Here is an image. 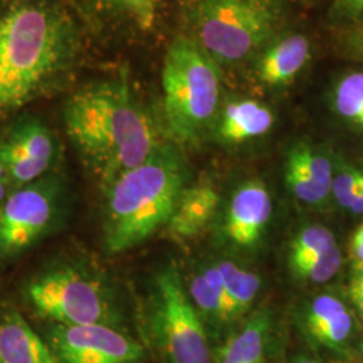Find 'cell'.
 Listing matches in <instances>:
<instances>
[{"instance_id":"1","label":"cell","mask_w":363,"mask_h":363,"mask_svg":"<svg viewBox=\"0 0 363 363\" xmlns=\"http://www.w3.org/2000/svg\"><path fill=\"white\" fill-rule=\"evenodd\" d=\"M64 120L72 143L105 187L143 163L159 145L125 73L76 91L66 103Z\"/></svg>"},{"instance_id":"2","label":"cell","mask_w":363,"mask_h":363,"mask_svg":"<svg viewBox=\"0 0 363 363\" xmlns=\"http://www.w3.org/2000/svg\"><path fill=\"white\" fill-rule=\"evenodd\" d=\"M70 21L42 0H15L0 10V116L35 100L70 66Z\"/></svg>"},{"instance_id":"3","label":"cell","mask_w":363,"mask_h":363,"mask_svg":"<svg viewBox=\"0 0 363 363\" xmlns=\"http://www.w3.org/2000/svg\"><path fill=\"white\" fill-rule=\"evenodd\" d=\"M184 162L174 143H159L143 163L120 174L106 187V249L127 252L166 226L184 190Z\"/></svg>"},{"instance_id":"4","label":"cell","mask_w":363,"mask_h":363,"mask_svg":"<svg viewBox=\"0 0 363 363\" xmlns=\"http://www.w3.org/2000/svg\"><path fill=\"white\" fill-rule=\"evenodd\" d=\"M162 91L163 117L169 136L177 143L195 142L218 109V65L195 39L178 37L164 55Z\"/></svg>"},{"instance_id":"5","label":"cell","mask_w":363,"mask_h":363,"mask_svg":"<svg viewBox=\"0 0 363 363\" xmlns=\"http://www.w3.org/2000/svg\"><path fill=\"white\" fill-rule=\"evenodd\" d=\"M268 0H199L195 40L218 65L247 61L269 42L277 16Z\"/></svg>"},{"instance_id":"6","label":"cell","mask_w":363,"mask_h":363,"mask_svg":"<svg viewBox=\"0 0 363 363\" xmlns=\"http://www.w3.org/2000/svg\"><path fill=\"white\" fill-rule=\"evenodd\" d=\"M27 303L57 325H109L112 298L106 286L70 267L39 273L25 289Z\"/></svg>"},{"instance_id":"7","label":"cell","mask_w":363,"mask_h":363,"mask_svg":"<svg viewBox=\"0 0 363 363\" xmlns=\"http://www.w3.org/2000/svg\"><path fill=\"white\" fill-rule=\"evenodd\" d=\"M151 330L169 363H210L205 327L175 268H164L156 276Z\"/></svg>"},{"instance_id":"8","label":"cell","mask_w":363,"mask_h":363,"mask_svg":"<svg viewBox=\"0 0 363 363\" xmlns=\"http://www.w3.org/2000/svg\"><path fill=\"white\" fill-rule=\"evenodd\" d=\"M57 194V183L42 178L10 193L0 206V259L19 256L49 230Z\"/></svg>"},{"instance_id":"9","label":"cell","mask_w":363,"mask_h":363,"mask_svg":"<svg viewBox=\"0 0 363 363\" xmlns=\"http://www.w3.org/2000/svg\"><path fill=\"white\" fill-rule=\"evenodd\" d=\"M55 156L52 130L38 117H21L0 135V162L13 190L40 179Z\"/></svg>"},{"instance_id":"10","label":"cell","mask_w":363,"mask_h":363,"mask_svg":"<svg viewBox=\"0 0 363 363\" xmlns=\"http://www.w3.org/2000/svg\"><path fill=\"white\" fill-rule=\"evenodd\" d=\"M50 349L60 363H138L142 359V347L109 325H55Z\"/></svg>"},{"instance_id":"11","label":"cell","mask_w":363,"mask_h":363,"mask_svg":"<svg viewBox=\"0 0 363 363\" xmlns=\"http://www.w3.org/2000/svg\"><path fill=\"white\" fill-rule=\"evenodd\" d=\"M272 213V201L261 182L241 186L229 203L225 232L238 247H253L261 237Z\"/></svg>"},{"instance_id":"12","label":"cell","mask_w":363,"mask_h":363,"mask_svg":"<svg viewBox=\"0 0 363 363\" xmlns=\"http://www.w3.org/2000/svg\"><path fill=\"white\" fill-rule=\"evenodd\" d=\"M311 60V42L303 34L276 40L259 55L256 76L268 86H286Z\"/></svg>"},{"instance_id":"13","label":"cell","mask_w":363,"mask_h":363,"mask_svg":"<svg viewBox=\"0 0 363 363\" xmlns=\"http://www.w3.org/2000/svg\"><path fill=\"white\" fill-rule=\"evenodd\" d=\"M0 363H60L52 349L16 311L0 315Z\"/></svg>"},{"instance_id":"14","label":"cell","mask_w":363,"mask_h":363,"mask_svg":"<svg viewBox=\"0 0 363 363\" xmlns=\"http://www.w3.org/2000/svg\"><path fill=\"white\" fill-rule=\"evenodd\" d=\"M304 327L315 343L342 352L351 337L352 318L340 300L323 295L310 304L304 316Z\"/></svg>"},{"instance_id":"15","label":"cell","mask_w":363,"mask_h":363,"mask_svg":"<svg viewBox=\"0 0 363 363\" xmlns=\"http://www.w3.org/2000/svg\"><path fill=\"white\" fill-rule=\"evenodd\" d=\"M218 205L220 195L213 187H184L166 226L179 238L194 237L213 220Z\"/></svg>"},{"instance_id":"16","label":"cell","mask_w":363,"mask_h":363,"mask_svg":"<svg viewBox=\"0 0 363 363\" xmlns=\"http://www.w3.org/2000/svg\"><path fill=\"white\" fill-rule=\"evenodd\" d=\"M269 339L271 316L267 310H261L228 339L218 352L217 363H268Z\"/></svg>"},{"instance_id":"17","label":"cell","mask_w":363,"mask_h":363,"mask_svg":"<svg viewBox=\"0 0 363 363\" xmlns=\"http://www.w3.org/2000/svg\"><path fill=\"white\" fill-rule=\"evenodd\" d=\"M271 109L255 100H240L228 105L220 116L218 136L226 143H242L265 135L272 128Z\"/></svg>"},{"instance_id":"18","label":"cell","mask_w":363,"mask_h":363,"mask_svg":"<svg viewBox=\"0 0 363 363\" xmlns=\"http://www.w3.org/2000/svg\"><path fill=\"white\" fill-rule=\"evenodd\" d=\"M189 296L195 308L217 320H232L223 281L217 265L208 267L195 274L190 284Z\"/></svg>"},{"instance_id":"19","label":"cell","mask_w":363,"mask_h":363,"mask_svg":"<svg viewBox=\"0 0 363 363\" xmlns=\"http://www.w3.org/2000/svg\"><path fill=\"white\" fill-rule=\"evenodd\" d=\"M217 268L222 276L230 316L235 319L252 307L259 294L261 280L256 273L245 271L230 261L218 262Z\"/></svg>"},{"instance_id":"20","label":"cell","mask_w":363,"mask_h":363,"mask_svg":"<svg viewBox=\"0 0 363 363\" xmlns=\"http://www.w3.org/2000/svg\"><path fill=\"white\" fill-rule=\"evenodd\" d=\"M334 105L340 116L363 128V72L350 73L337 82Z\"/></svg>"},{"instance_id":"21","label":"cell","mask_w":363,"mask_h":363,"mask_svg":"<svg viewBox=\"0 0 363 363\" xmlns=\"http://www.w3.org/2000/svg\"><path fill=\"white\" fill-rule=\"evenodd\" d=\"M337 247L334 233L322 225L308 226L291 244V262L318 256Z\"/></svg>"},{"instance_id":"22","label":"cell","mask_w":363,"mask_h":363,"mask_svg":"<svg viewBox=\"0 0 363 363\" xmlns=\"http://www.w3.org/2000/svg\"><path fill=\"white\" fill-rule=\"evenodd\" d=\"M340 265L342 253L339 247L318 256L291 262L294 272L296 273L300 279L308 280L312 283H325L331 280L339 272Z\"/></svg>"},{"instance_id":"23","label":"cell","mask_w":363,"mask_h":363,"mask_svg":"<svg viewBox=\"0 0 363 363\" xmlns=\"http://www.w3.org/2000/svg\"><path fill=\"white\" fill-rule=\"evenodd\" d=\"M96 4L132 21L144 31L155 25L159 0H93Z\"/></svg>"},{"instance_id":"24","label":"cell","mask_w":363,"mask_h":363,"mask_svg":"<svg viewBox=\"0 0 363 363\" xmlns=\"http://www.w3.org/2000/svg\"><path fill=\"white\" fill-rule=\"evenodd\" d=\"M286 179L288 187L301 202L318 205L328 196V191L312 181L296 156L289 152L286 159Z\"/></svg>"},{"instance_id":"25","label":"cell","mask_w":363,"mask_h":363,"mask_svg":"<svg viewBox=\"0 0 363 363\" xmlns=\"http://www.w3.org/2000/svg\"><path fill=\"white\" fill-rule=\"evenodd\" d=\"M291 152L296 156V159L307 171L312 181L319 184L322 189H325V191L331 193L334 172L330 160L322 154L315 152L307 144L295 145L291 150Z\"/></svg>"},{"instance_id":"26","label":"cell","mask_w":363,"mask_h":363,"mask_svg":"<svg viewBox=\"0 0 363 363\" xmlns=\"http://www.w3.org/2000/svg\"><path fill=\"white\" fill-rule=\"evenodd\" d=\"M357 171L358 169H339L333 178L331 191L334 193V196H335L339 206H342L343 208L350 210L351 202H352L354 193H355V189H357V183H358Z\"/></svg>"},{"instance_id":"27","label":"cell","mask_w":363,"mask_h":363,"mask_svg":"<svg viewBox=\"0 0 363 363\" xmlns=\"http://www.w3.org/2000/svg\"><path fill=\"white\" fill-rule=\"evenodd\" d=\"M339 45L349 57L363 62V19L342 26Z\"/></svg>"},{"instance_id":"28","label":"cell","mask_w":363,"mask_h":363,"mask_svg":"<svg viewBox=\"0 0 363 363\" xmlns=\"http://www.w3.org/2000/svg\"><path fill=\"white\" fill-rule=\"evenodd\" d=\"M330 18L343 26L363 19V0H334Z\"/></svg>"},{"instance_id":"29","label":"cell","mask_w":363,"mask_h":363,"mask_svg":"<svg viewBox=\"0 0 363 363\" xmlns=\"http://www.w3.org/2000/svg\"><path fill=\"white\" fill-rule=\"evenodd\" d=\"M351 253L358 269H363V223L351 237Z\"/></svg>"},{"instance_id":"30","label":"cell","mask_w":363,"mask_h":363,"mask_svg":"<svg viewBox=\"0 0 363 363\" xmlns=\"http://www.w3.org/2000/svg\"><path fill=\"white\" fill-rule=\"evenodd\" d=\"M11 191H13V187H11V183L9 179V175L0 162V206L3 205V202L7 199V196Z\"/></svg>"},{"instance_id":"31","label":"cell","mask_w":363,"mask_h":363,"mask_svg":"<svg viewBox=\"0 0 363 363\" xmlns=\"http://www.w3.org/2000/svg\"><path fill=\"white\" fill-rule=\"evenodd\" d=\"M349 295H350L351 300H352L355 308L362 315L363 318V291L349 286Z\"/></svg>"},{"instance_id":"32","label":"cell","mask_w":363,"mask_h":363,"mask_svg":"<svg viewBox=\"0 0 363 363\" xmlns=\"http://www.w3.org/2000/svg\"><path fill=\"white\" fill-rule=\"evenodd\" d=\"M349 286L363 291V269H358L355 274L351 277L350 286Z\"/></svg>"},{"instance_id":"33","label":"cell","mask_w":363,"mask_h":363,"mask_svg":"<svg viewBox=\"0 0 363 363\" xmlns=\"http://www.w3.org/2000/svg\"><path fill=\"white\" fill-rule=\"evenodd\" d=\"M295 363H320L319 361H316V359H312V358H307V357H300L298 358Z\"/></svg>"},{"instance_id":"34","label":"cell","mask_w":363,"mask_h":363,"mask_svg":"<svg viewBox=\"0 0 363 363\" xmlns=\"http://www.w3.org/2000/svg\"><path fill=\"white\" fill-rule=\"evenodd\" d=\"M358 181L361 183V186H362L363 190V171H358Z\"/></svg>"},{"instance_id":"35","label":"cell","mask_w":363,"mask_h":363,"mask_svg":"<svg viewBox=\"0 0 363 363\" xmlns=\"http://www.w3.org/2000/svg\"><path fill=\"white\" fill-rule=\"evenodd\" d=\"M359 349H361V355H362L363 358V342L361 343V346H359Z\"/></svg>"}]
</instances>
